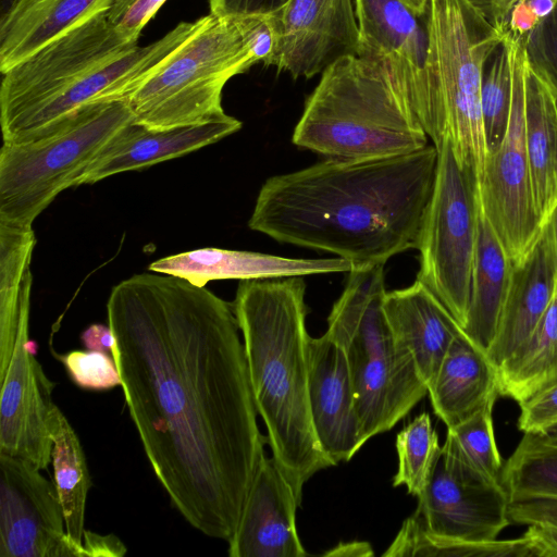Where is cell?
<instances>
[{
	"mask_svg": "<svg viewBox=\"0 0 557 557\" xmlns=\"http://www.w3.org/2000/svg\"><path fill=\"white\" fill-rule=\"evenodd\" d=\"M342 258L299 259L261 252L199 248L153 261L149 271L177 276L203 287L215 280H259L349 272Z\"/></svg>",
	"mask_w": 557,
	"mask_h": 557,
	"instance_id": "20",
	"label": "cell"
},
{
	"mask_svg": "<svg viewBox=\"0 0 557 557\" xmlns=\"http://www.w3.org/2000/svg\"><path fill=\"white\" fill-rule=\"evenodd\" d=\"M271 48L267 16L208 14L207 22L125 99L134 123L165 129L225 115L221 102L225 84L263 61Z\"/></svg>",
	"mask_w": 557,
	"mask_h": 557,
	"instance_id": "5",
	"label": "cell"
},
{
	"mask_svg": "<svg viewBox=\"0 0 557 557\" xmlns=\"http://www.w3.org/2000/svg\"><path fill=\"white\" fill-rule=\"evenodd\" d=\"M479 13L503 36L511 10L520 0H468Z\"/></svg>",
	"mask_w": 557,
	"mask_h": 557,
	"instance_id": "41",
	"label": "cell"
},
{
	"mask_svg": "<svg viewBox=\"0 0 557 557\" xmlns=\"http://www.w3.org/2000/svg\"><path fill=\"white\" fill-rule=\"evenodd\" d=\"M434 413L453 426L497 398V369L462 332L428 387Z\"/></svg>",
	"mask_w": 557,
	"mask_h": 557,
	"instance_id": "24",
	"label": "cell"
},
{
	"mask_svg": "<svg viewBox=\"0 0 557 557\" xmlns=\"http://www.w3.org/2000/svg\"><path fill=\"white\" fill-rule=\"evenodd\" d=\"M385 263L354 267L325 334L347 355L364 440L391 430L428 394L412 356L398 347L385 313Z\"/></svg>",
	"mask_w": 557,
	"mask_h": 557,
	"instance_id": "6",
	"label": "cell"
},
{
	"mask_svg": "<svg viewBox=\"0 0 557 557\" xmlns=\"http://www.w3.org/2000/svg\"><path fill=\"white\" fill-rule=\"evenodd\" d=\"M383 307L396 345L412 356L429 387L462 329L418 280L408 287L387 292Z\"/></svg>",
	"mask_w": 557,
	"mask_h": 557,
	"instance_id": "21",
	"label": "cell"
},
{
	"mask_svg": "<svg viewBox=\"0 0 557 557\" xmlns=\"http://www.w3.org/2000/svg\"><path fill=\"white\" fill-rule=\"evenodd\" d=\"M513 83V39L507 35L487 58L482 74L481 108L487 153L500 146L509 123Z\"/></svg>",
	"mask_w": 557,
	"mask_h": 557,
	"instance_id": "32",
	"label": "cell"
},
{
	"mask_svg": "<svg viewBox=\"0 0 557 557\" xmlns=\"http://www.w3.org/2000/svg\"><path fill=\"white\" fill-rule=\"evenodd\" d=\"M500 484L510 499L557 497V430L524 433L503 465Z\"/></svg>",
	"mask_w": 557,
	"mask_h": 557,
	"instance_id": "31",
	"label": "cell"
},
{
	"mask_svg": "<svg viewBox=\"0 0 557 557\" xmlns=\"http://www.w3.org/2000/svg\"><path fill=\"white\" fill-rule=\"evenodd\" d=\"M33 227L0 223V377L10 362L23 312L30 307Z\"/></svg>",
	"mask_w": 557,
	"mask_h": 557,
	"instance_id": "27",
	"label": "cell"
},
{
	"mask_svg": "<svg viewBox=\"0 0 557 557\" xmlns=\"http://www.w3.org/2000/svg\"><path fill=\"white\" fill-rule=\"evenodd\" d=\"M510 524H557V497H523L510 499L508 504Z\"/></svg>",
	"mask_w": 557,
	"mask_h": 557,
	"instance_id": "37",
	"label": "cell"
},
{
	"mask_svg": "<svg viewBox=\"0 0 557 557\" xmlns=\"http://www.w3.org/2000/svg\"><path fill=\"white\" fill-rule=\"evenodd\" d=\"M524 41L513 39L508 128L498 149L487 156L484 178L478 190L482 210L513 267L528 256L544 226L533 202L525 147Z\"/></svg>",
	"mask_w": 557,
	"mask_h": 557,
	"instance_id": "11",
	"label": "cell"
},
{
	"mask_svg": "<svg viewBox=\"0 0 557 557\" xmlns=\"http://www.w3.org/2000/svg\"><path fill=\"white\" fill-rule=\"evenodd\" d=\"M436 164L434 145L392 157L326 158L269 177L248 226L280 243L332 253L354 267L386 263L416 248Z\"/></svg>",
	"mask_w": 557,
	"mask_h": 557,
	"instance_id": "2",
	"label": "cell"
},
{
	"mask_svg": "<svg viewBox=\"0 0 557 557\" xmlns=\"http://www.w3.org/2000/svg\"><path fill=\"white\" fill-rule=\"evenodd\" d=\"M54 355L63 363L70 379L81 388L104 391L121 386L113 357L95 350H73Z\"/></svg>",
	"mask_w": 557,
	"mask_h": 557,
	"instance_id": "34",
	"label": "cell"
},
{
	"mask_svg": "<svg viewBox=\"0 0 557 557\" xmlns=\"http://www.w3.org/2000/svg\"><path fill=\"white\" fill-rule=\"evenodd\" d=\"M305 293L302 276L245 280L233 302L272 457L300 499L305 483L334 466L311 418Z\"/></svg>",
	"mask_w": 557,
	"mask_h": 557,
	"instance_id": "3",
	"label": "cell"
},
{
	"mask_svg": "<svg viewBox=\"0 0 557 557\" xmlns=\"http://www.w3.org/2000/svg\"><path fill=\"white\" fill-rule=\"evenodd\" d=\"M530 557H557V524L533 523L521 535Z\"/></svg>",
	"mask_w": 557,
	"mask_h": 557,
	"instance_id": "40",
	"label": "cell"
},
{
	"mask_svg": "<svg viewBox=\"0 0 557 557\" xmlns=\"http://www.w3.org/2000/svg\"><path fill=\"white\" fill-rule=\"evenodd\" d=\"M358 58L380 66L408 101L417 119L428 97L431 8L409 0H355Z\"/></svg>",
	"mask_w": 557,
	"mask_h": 557,
	"instance_id": "13",
	"label": "cell"
},
{
	"mask_svg": "<svg viewBox=\"0 0 557 557\" xmlns=\"http://www.w3.org/2000/svg\"><path fill=\"white\" fill-rule=\"evenodd\" d=\"M552 242L555 270H556V293H557V203L545 223Z\"/></svg>",
	"mask_w": 557,
	"mask_h": 557,
	"instance_id": "44",
	"label": "cell"
},
{
	"mask_svg": "<svg viewBox=\"0 0 557 557\" xmlns=\"http://www.w3.org/2000/svg\"><path fill=\"white\" fill-rule=\"evenodd\" d=\"M49 428L53 482L63 508L66 533L75 543L89 546L95 556H99L96 546L85 542V509L90 476L82 444L58 406L51 412Z\"/></svg>",
	"mask_w": 557,
	"mask_h": 557,
	"instance_id": "30",
	"label": "cell"
},
{
	"mask_svg": "<svg viewBox=\"0 0 557 557\" xmlns=\"http://www.w3.org/2000/svg\"><path fill=\"white\" fill-rule=\"evenodd\" d=\"M309 404L319 444L331 461H349L366 444L345 349L325 333L311 337Z\"/></svg>",
	"mask_w": 557,
	"mask_h": 557,
	"instance_id": "18",
	"label": "cell"
},
{
	"mask_svg": "<svg viewBox=\"0 0 557 557\" xmlns=\"http://www.w3.org/2000/svg\"><path fill=\"white\" fill-rule=\"evenodd\" d=\"M138 45L102 12L47 42L7 72L0 86V125L9 141L39 108L90 72Z\"/></svg>",
	"mask_w": 557,
	"mask_h": 557,
	"instance_id": "10",
	"label": "cell"
},
{
	"mask_svg": "<svg viewBox=\"0 0 557 557\" xmlns=\"http://www.w3.org/2000/svg\"><path fill=\"white\" fill-rule=\"evenodd\" d=\"M519 431L545 434L557 430V382L519 404Z\"/></svg>",
	"mask_w": 557,
	"mask_h": 557,
	"instance_id": "36",
	"label": "cell"
},
{
	"mask_svg": "<svg viewBox=\"0 0 557 557\" xmlns=\"http://www.w3.org/2000/svg\"><path fill=\"white\" fill-rule=\"evenodd\" d=\"M428 97L419 122L437 147L448 141L459 165L482 185L487 148L481 85L484 64L503 40L468 0H430Z\"/></svg>",
	"mask_w": 557,
	"mask_h": 557,
	"instance_id": "7",
	"label": "cell"
},
{
	"mask_svg": "<svg viewBox=\"0 0 557 557\" xmlns=\"http://www.w3.org/2000/svg\"><path fill=\"white\" fill-rule=\"evenodd\" d=\"M136 0H116L112 8L108 11L110 20L115 24L123 13L135 2Z\"/></svg>",
	"mask_w": 557,
	"mask_h": 557,
	"instance_id": "45",
	"label": "cell"
},
{
	"mask_svg": "<svg viewBox=\"0 0 557 557\" xmlns=\"http://www.w3.org/2000/svg\"><path fill=\"white\" fill-rule=\"evenodd\" d=\"M325 556H373L371 545L367 542L352 541L348 543H341Z\"/></svg>",
	"mask_w": 557,
	"mask_h": 557,
	"instance_id": "43",
	"label": "cell"
},
{
	"mask_svg": "<svg viewBox=\"0 0 557 557\" xmlns=\"http://www.w3.org/2000/svg\"><path fill=\"white\" fill-rule=\"evenodd\" d=\"M301 499L273 457H261L237 527L230 537L231 557H305L296 528Z\"/></svg>",
	"mask_w": 557,
	"mask_h": 557,
	"instance_id": "17",
	"label": "cell"
},
{
	"mask_svg": "<svg viewBox=\"0 0 557 557\" xmlns=\"http://www.w3.org/2000/svg\"><path fill=\"white\" fill-rule=\"evenodd\" d=\"M95 556L66 533L53 481L27 460L0 453V557Z\"/></svg>",
	"mask_w": 557,
	"mask_h": 557,
	"instance_id": "12",
	"label": "cell"
},
{
	"mask_svg": "<svg viewBox=\"0 0 557 557\" xmlns=\"http://www.w3.org/2000/svg\"><path fill=\"white\" fill-rule=\"evenodd\" d=\"M81 341L87 350L102 351L112 356L115 338L110 326L91 324L81 335Z\"/></svg>",
	"mask_w": 557,
	"mask_h": 557,
	"instance_id": "42",
	"label": "cell"
},
{
	"mask_svg": "<svg viewBox=\"0 0 557 557\" xmlns=\"http://www.w3.org/2000/svg\"><path fill=\"white\" fill-rule=\"evenodd\" d=\"M524 122L533 202L544 225L557 203V100L527 59Z\"/></svg>",
	"mask_w": 557,
	"mask_h": 557,
	"instance_id": "26",
	"label": "cell"
},
{
	"mask_svg": "<svg viewBox=\"0 0 557 557\" xmlns=\"http://www.w3.org/2000/svg\"><path fill=\"white\" fill-rule=\"evenodd\" d=\"M487 401L466 420L447 428L441 458L458 479L476 485L500 484L503 460L495 438L493 408Z\"/></svg>",
	"mask_w": 557,
	"mask_h": 557,
	"instance_id": "29",
	"label": "cell"
},
{
	"mask_svg": "<svg viewBox=\"0 0 557 557\" xmlns=\"http://www.w3.org/2000/svg\"><path fill=\"white\" fill-rule=\"evenodd\" d=\"M556 290L550 236L544 224L528 256L513 267L497 331L486 355L498 367L533 333Z\"/></svg>",
	"mask_w": 557,
	"mask_h": 557,
	"instance_id": "22",
	"label": "cell"
},
{
	"mask_svg": "<svg viewBox=\"0 0 557 557\" xmlns=\"http://www.w3.org/2000/svg\"><path fill=\"white\" fill-rule=\"evenodd\" d=\"M288 0H209L210 13L222 17L267 16Z\"/></svg>",
	"mask_w": 557,
	"mask_h": 557,
	"instance_id": "38",
	"label": "cell"
},
{
	"mask_svg": "<svg viewBox=\"0 0 557 557\" xmlns=\"http://www.w3.org/2000/svg\"><path fill=\"white\" fill-rule=\"evenodd\" d=\"M509 496L502 484L465 482L444 466L441 455L411 517L428 533L455 542L496 540L510 524Z\"/></svg>",
	"mask_w": 557,
	"mask_h": 557,
	"instance_id": "16",
	"label": "cell"
},
{
	"mask_svg": "<svg viewBox=\"0 0 557 557\" xmlns=\"http://www.w3.org/2000/svg\"><path fill=\"white\" fill-rule=\"evenodd\" d=\"M293 143L326 158L363 159L421 150L428 135L391 77L350 55L322 73Z\"/></svg>",
	"mask_w": 557,
	"mask_h": 557,
	"instance_id": "4",
	"label": "cell"
},
{
	"mask_svg": "<svg viewBox=\"0 0 557 557\" xmlns=\"http://www.w3.org/2000/svg\"><path fill=\"white\" fill-rule=\"evenodd\" d=\"M557 382V293L530 337L497 369L498 395L518 405Z\"/></svg>",
	"mask_w": 557,
	"mask_h": 557,
	"instance_id": "28",
	"label": "cell"
},
{
	"mask_svg": "<svg viewBox=\"0 0 557 557\" xmlns=\"http://www.w3.org/2000/svg\"><path fill=\"white\" fill-rule=\"evenodd\" d=\"M165 1L166 0H136L115 23L116 27L128 39L138 41L143 28Z\"/></svg>",
	"mask_w": 557,
	"mask_h": 557,
	"instance_id": "39",
	"label": "cell"
},
{
	"mask_svg": "<svg viewBox=\"0 0 557 557\" xmlns=\"http://www.w3.org/2000/svg\"><path fill=\"white\" fill-rule=\"evenodd\" d=\"M528 65L557 100V4L524 41Z\"/></svg>",
	"mask_w": 557,
	"mask_h": 557,
	"instance_id": "35",
	"label": "cell"
},
{
	"mask_svg": "<svg viewBox=\"0 0 557 557\" xmlns=\"http://www.w3.org/2000/svg\"><path fill=\"white\" fill-rule=\"evenodd\" d=\"M240 127L242 122L227 114L165 129L148 128L133 121L103 149L77 186L185 156L236 133Z\"/></svg>",
	"mask_w": 557,
	"mask_h": 557,
	"instance_id": "19",
	"label": "cell"
},
{
	"mask_svg": "<svg viewBox=\"0 0 557 557\" xmlns=\"http://www.w3.org/2000/svg\"><path fill=\"white\" fill-rule=\"evenodd\" d=\"M116 0H0V72L87 20L109 11Z\"/></svg>",
	"mask_w": 557,
	"mask_h": 557,
	"instance_id": "23",
	"label": "cell"
},
{
	"mask_svg": "<svg viewBox=\"0 0 557 557\" xmlns=\"http://www.w3.org/2000/svg\"><path fill=\"white\" fill-rule=\"evenodd\" d=\"M116 284L107 302L129 416L172 505L228 541L268 443L258 426L233 304L159 272Z\"/></svg>",
	"mask_w": 557,
	"mask_h": 557,
	"instance_id": "1",
	"label": "cell"
},
{
	"mask_svg": "<svg viewBox=\"0 0 557 557\" xmlns=\"http://www.w3.org/2000/svg\"><path fill=\"white\" fill-rule=\"evenodd\" d=\"M411 4H413L416 8L423 9L425 8L430 0H409Z\"/></svg>",
	"mask_w": 557,
	"mask_h": 557,
	"instance_id": "46",
	"label": "cell"
},
{
	"mask_svg": "<svg viewBox=\"0 0 557 557\" xmlns=\"http://www.w3.org/2000/svg\"><path fill=\"white\" fill-rule=\"evenodd\" d=\"M29 311L23 312L8 368L0 377V453L27 460L39 470L51 462L49 421L55 383L30 350Z\"/></svg>",
	"mask_w": 557,
	"mask_h": 557,
	"instance_id": "15",
	"label": "cell"
},
{
	"mask_svg": "<svg viewBox=\"0 0 557 557\" xmlns=\"http://www.w3.org/2000/svg\"><path fill=\"white\" fill-rule=\"evenodd\" d=\"M126 101L84 106L25 143L0 150V223L32 227L36 218L81 177L131 122Z\"/></svg>",
	"mask_w": 557,
	"mask_h": 557,
	"instance_id": "8",
	"label": "cell"
},
{
	"mask_svg": "<svg viewBox=\"0 0 557 557\" xmlns=\"http://www.w3.org/2000/svg\"><path fill=\"white\" fill-rule=\"evenodd\" d=\"M478 198L476 243L465 335L486 352L495 337L513 265Z\"/></svg>",
	"mask_w": 557,
	"mask_h": 557,
	"instance_id": "25",
	"label": "cell"
},
{
	"mask_svg": "<svg viewBox=\"0 0 557 557\" xmlns=\"http://www.w3.org/2000/svg\"><path fill=\"white\" fill-rule=\"evenodd\" d=\"M267 18L272 48L263 62L294 78H310L345 57L358 55L351 0H288Z\"/></svg>",
	"mask_w": 557,
	"mask_h": 557,
	"instance_id": "14",
	"label": "cell"
},
{
	"mask_svg": "<svg viewBox=\"0 0 557 557\" xmlns=\"http://www.w3.org/2000/svg\"><path fill=\"white\" fill-rule=\"evenodd\" d=\"M435 148V180L416 246L420 265L416 280L433 293L462 329L471 297L479 184L459 165L448 141Z\"/></svg>",
	"mask_w": 557,
	"mask_h": 557,
	"instance_id": "9",
	"label": "cell"
},
{
	"mask_svg": "<svg viewBox=\"0 0 557 557\" xmlns=\"http://www.w3.org/2000/svg\"><path fill=\"white\" fill-rule=\"evenodd\" d=\"M398 470L393 485H405L417 498L423 493L441 455L438 436L428 412L408 423L396 437Z\"/></svg>",
	"mask_w": 557,
	"mask_h": 557,
	"instance_id": "33",
	"label": "cell"
}]
</instances>
